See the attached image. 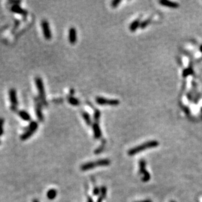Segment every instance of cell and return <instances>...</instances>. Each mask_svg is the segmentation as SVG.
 Instances as JSON below:
<instances>
[{
	"mask_svg": "<svg viewBox=\"0 0 202 202\" xmlns=\"http://www.w3.org/2000/svg\"><path fill=\"white\" fill-rule=\"evenodd\" d=\"M35 83L37 88V91L39 93V97L42 105L45 107L48 106V102L46 99L45 90V86L43 84V81L42 78L40 77H35Z\"/></svg>",
	"mask_w": 202,
	"mask_h": 202,
	"instance_id": "1",
	"label": "cell"
},
{
	"mask_svg": "<svg viewBox=\"0 0 202 202\" xmlns=\"http://www.w3.org/2000/svg\"><path fill=\"white\" fill-rule=\"evenodd\" d=\"M158 145H159V143L157 141H149L148 142L142 144V145H139V146H136V147L129 150L128 154L129 156H133L135 154H137L138 153L141 152L143 150L157 147Z\"/></svg>",
	"mask_w": 202,
	"mask_h": 202,
	"instance_id": "2",
	"label": "cell"
},
{
	"mask_svg": "<svg viewBox=\"0 0 202 202\" xmlns=\"http://www.w3.org/2000/svg\"><path fill=\"white\" fill-rule=\"evenodd\" d=\"M38 123L36 121H32L29 124L28 126L25 128L24 132L20 136V139L22 141L28 139L29 137H32L35 132L38 129Z\"/></svg>",
	"mask_w": 202,
	"mask_h": 202,
	"instance_id": "3",
	"label": "cell"
},
{
	"mask_svg": "<svg viewBox=\"0 0 202 202\" xmlns=\"http://www.w3.org/2000/svg\"><path fill=\"white\" fill-rule=\"evenodd\" d=\"M96 102L100 105H109V106H118L120 104L119 100L117 99H107L105 97L97 96L96 97Z\"/></svg>",
	"mask_w": 202,
	"mask_h": 202,
	"instance_id": "4",
	"label": "cell"
},
{
	"mask_svg": "<svg viewBox=\"0 0 202 202\" xmlns=\"http://www.w3.org/2000/svg\"><path fill=\"white\" fill-rule=\"evenodd\" d=\"M34 101H35V111L36 117H37V119L39 122L43 123L44 121V116H43V111H42V105L41 100H40L39 96L34 97Z\"/></svg>",
	"mask_w": 202,
	"mask_h": 202,
	"instance_id": "5",
	"label": "cell"
},
{
	"mask_svg": "<svg viewBox=\"0 0 202 202\" xmlns=\"http://www.w3.org/2000/svg\"><path fill=\"white\" fill-rule=\"evenodd\" d=\"M9 97L10 102L11 103V109L14 112L17 111L18 109V99H17V94H16V90L15 88H11L9 90Z\"/></svg>",
	"mask_w": 202,
	"mask_h": 202,
	"instance_id": "6",
	"label": "cell"
},
{
	"mask_svg": "<svg viewBox=\"0 0 202 202\" xmlns=\"http://www.w3.org/2000/svg\"><path fill=\"white\" fill-rule=\"evenodd\" d=\"M41 28L43 35L46 40H51L52 39V32L50 28V25L47 20H43L41 22Z\"/></svg>",
	"mask_w": 202,
	"mask_h": 202,
	"instance_id": "7",
	"label": "cell"
},
{
	"mask_svg": "<svg viewBox=\"0 0 202 202\" xmlns=\"http://www.w3.org/2000/svg\"><path fill=\"white\" fill-rule=\"evenodd\" d=\"M145 167H146V163H145V160H141L139 162V169L140 172L141 173H143V177L142 178V181L143 182H147L150 179V175L149 174V172L146 170L145 169Z\"/></svg>",
	"mask_w": 202,
	"mask_h": 202,
	"instance_id": "8",
	"label": "cell"
},
{
	"mask_svg": "<svg viewBox=\"0 0 202 202\" xmlns=\"http://www.w3.org/2000/svg\"><path fill=\"white\" fill-rule=\"evenodd\" d=\"M68 39L70 43V44L75 45L77 42V30L75 28L71 27L69 29V34H68Z\"/></svg>",
	"mask_w": 202,
	"mask_h": 202,
	"instance_id": "9",
	"label": "cell"
},
{
	"mask_svg": "<svg viewBox=\"0 0 202 202\" xmlns=\"http://www.w3.org/2000/svg\"><path fill=\"white\" fill-rule=\"evenodd\" d=\"M92 130H93L94 137L97 139H99L101 137L102 133H101V128L100 127V124L98 123H94L92 125Z\"/></svg>",
	"mask_w": 202,
	"mask_h": 202,
	"instance_id": "10",
	"label": "cell"
},
{
	"mask_svg": "<svg viewBox=\"0 0 202 202\" xmlns=\"http://www.w3.org/2000/svg\"><path fill=\"white\" fill-rule=\"evenodd\" d=\"M11 10L12 12L16 14H19V15H22L24 16H26L27 14H28L26 10L22 8L19 5H13L11 8Z\"/></svg>",
	"mask_w": 202,
	"mask_h": 202,
	"instance_id": "11",
	"label": "cell"
},
{
	"mask_svg": "<svg viewBox=\"0 0 202 202\" xmlns=\"http://www.w3.org/2000/svg\"><path fill=\"white\" fill-rule=\"evenodd\" d=\"M160 3L162 5L169 7V8L177 9L179 7V3H175V2H170V1H168V0H162V1H160Z\"/></svg>",
	"mask_w": 202,
	"mask_h": 202,
	"instance_id": "12",
	"label": "cell"
},
{
	"mask_svg": "<svg viewBox=\"0 0 202 202\" xmlns=\"http://www.w3.org/2000/svg\"><path fill=\"white\" fill-rule=\"evenodd\" d=\"M97 166V164L96 162H90L85 163V164H83L81 166V169L82 171H88L90 170V169H94Z\"/></svg>",
	"mask_w": 202,
	"mask_h": 202,
	"instance_id": "13",
	"label": "cell"
},
{
	"mask_svg": "<svg viewBox=\"0 0 202 202\" xmlns=\"http://www.w3.org/2000/svg\"><path fill=\"white\" fill-rule=\"evenodd\" d=\"M19 116L22 118V120H24L26 122H32V117H31L30 114L28 113L27 111L24 110H20L19 111Z\"/></svg>",
	"mask_w": 202,
	"mask_h": 202,
	"instance_id": "14",
	"label": "cell"
},
{
	"mask_svg": "<svg viewBox=\"0 0 202 202\" xmlns=\"http://www.w3.org/2000/svg\"><path fill=\"white\" fill-rule=\"evenodd\" d=\"M82 117L84 118V121H85L86 124L88 126H90L92 125V118H91L90 115L89 113L87 111H83L82 112Z\"/></svg>",
	"mask_w": 202,
	"mask_h": 202,
	"instance_id": "15",
	"label": "cell"
},
{
	"mask_svg": "<svg viewBox=\"0 0 202 202\" xmlns=\"http://www.w3.org/2000/svg\"><path fill=\"white\" fill-rule=\"evenodd\" d=\"M67 100H68V103L73 106H79L80 105L79 100L76 97H73V96H68V97H67Z\"/></svg>",
	"mask_w": 202,
	"mask_h": 202,
	"instance_id": "16",
	"label": "cell"
},
{
	"mask_svg": "<svg viewBox=\"0 0 202 202\" xmlns=\"http://www.w3.org/2000/svg\"><path fill=\"white\" fill-rule=\"evenodd\" d=\"M107 195V188L105 186H102L100 188V195L97 199V202H102Z\"/></svg>",
	"mask_w": 202,
	"mask_h": 202,
	"instance_id": "17",
	"label": "cell"
},
{
	"mask_svg": "<svg viewBox=\"0 0 202 202\" xmlns=\"http://www.w3.org/2000/svg\"><path fill=\"white\" fill-rule=\"evenodd\" d=\"M57 191L55 189H50L47 193V196L50 200H53L57 195Z\"/></svg>",
	"mask_w": 202,
	"mask_h": 202,
	"instance_id": "18",
	"label": "cell"
},
{
	"mask_svg": "<svg viewBox=\"0 0 202 202\" xmlns=\"http://www.w3.org/2000/svg\"><path fill=\"white\" fill-rule=\"evenodd\" d=\"M140 24H141V23H140L139 20H134V21H133V22L131 23V24L130 25V27H129L130 30L132 31V32H134V31H136L139 27H140Z\"/></svg>",
	"mask_w": 202,
	"mask_h": 202,
	"instance_id": "19",
	"label": "cell"
},
{
	"mask_svg": "<svg viewBox=\"0 0 202 202\" xmlns=\"http://www.w3.org/2000/svg\"><path fill=\"white\" fill-rule=\"evenodd\" d=\"M97 166H107L110 164V160L108 159H101L96 161Z\"/></svg>",
	"mask_w": 202,
	"mask_h": 202,
	"instance_id": "20",
	"label": "cell"
},
{
	"mask_svg": "<svg viewBox=\"0 0 202 202\" xmlns=\"http://www.w3.org/2000/svg\"><path fill=\"white\" fill-rule=\"evenodd\" d=\"M100 117H101V112L99 109H96L94 110V120L95 121L94 123H98Z\"/></svg>",
	"mask_w": 202,
	"mask_h": 202,
	"instance_id": "21",
	"label": "cell"
},
{
	"mask_svg": "<svg viewBox=\"0 0 202 202\" xmlns=\"http://www.w3.org/2000/svg\"><path fill=\"white\" fill-rule=\"evenodd\" d=\"M5 120L2 117H0V137L3 134L4 130H3V126H4Z\"/></svg>",
	"mask_w": 202,
	"mask_h": 202,
	"instance_id": "22",
	"label": "cell"
},
{
	"mask_svg": "<svg viewBox=\"0 0 202 202\" xmlns=\"http://www.w3.org/2000/svg\"><path fill=\"white\" fill-rule=\"evenodd\" d=\"M104 147H105V145H104V143L103 142L102 145H101L100 146H99V147L97 148V149H96V150H95L94 153L96 154H100V153H101V152L103 151V149H104Z\"/></svg>",
	"mask_w": 202,
	"mask_h": 202,
	"instance_id": "23",
	"label": "cell"
},
{
	"mask_svg": "<svg viewBox=\"0 0 202 202\" xmlns=\"http://www.w3.org/2000/svg\"><path fill=\"white\" fill-rule=\"evenodd\" d=\"M150 19H148V20H145V21H143V22L141 23V24H140V27H141V28H146V27L150 24Z\"/></svg>",
	"mask_w": 202,
	"mask_h": 202,
	"instance_id": "24",
	"label": "cell"
},
{
	"mask_svg": "<svg viewBox=\"0 0 202 202\" xmlns=\"http://www.w3.org/2000/svg\"><path fill=\"white\" fill-rule=\"evenodd\" d=\"M192 70L190 68H188V69H185L183 71V73H182V75H183V77H187V76H188L189 75L192 74Z\"/></svg>",
	"mask_w": 202,
	"mask_h": 202,
	"instance_id": "25",
	"label": "cell"
},
{
	"mask_svg": "<svg viewBox=\"0 0 202 202\" xmlns=\"http://www.w3.org/2000/svg\"><path fill=\"white\" fill-rule=\"evenodd\" d=\"M121 3L120 0H114L111 3V6L113 8H116V7H118V4Z\"/></svg>",
	"mask_w": 202,
	"mask_h": 202,
	"instance_id": "26",
	"label": "cell"
},
{
	"mask_svg": "<svg viewBox=\"0 0 202 202\" xmlns=\"http://www.w3.org/2000/svg\"><path fill=\"white\" fill-rule=\"evenodd\" d=\"M99 194H100V189L97 187H95L93 190V194L95 195H97Z\"/></svg>",
	"mask_w": 202,
	"mask_h": 202,
	"instance_id": "27",
	"label": "cell"
},
{
	"mask_svg": "<svg viewBox=\"0 0 202 202\" xmlns=\"http://www.w3.org/2000/svg\"><path fill=\"white\" fill-rule=\"evenodd\" d=\"M87 202H94L93 199L90 196L87 197Z\"/></svg>",
	"mask_w": 202,
	"mask_h": 202,
	"instance_id": "28",
	"label": "cell"
},
{
	"mask_svg": "<svg viewBox=\"0 0 202 202\" xmlns=\"http://www.w3.org/2000/svg\"><path fill=\"white\" fill-rule=\"evenodd\" d=\"M74 92H75L74 89H72V88H71V89L70 90V96H73V95L74 94Z\"/></svg>",
	"mask_w": 202,
	"mask_h": 202,
	"instance_id": "29",
	"label": "cell"
},
{
	"mask_svg": "<svg viewBox=\"0 0 202 202\" xmlns=\"http://www.w3.org/2000/svg\"><path fill=\"white\" fill-rule=\"evenodd\" d=\"M138 202H152V201L149 200V199H147V200H144V201H138Z\"/></svg>",
	"mask_w": 202,
	"mask_h": 202,
	"instance_id": "30",
	"label": "cell"
},
{
	"mask_svg": "<svg viewBox=\"0 0 202 202\" xmlns=\"http://www.w3.org/2000/svg\"><path fill=\"white\" fill-rule=\"evenodd\" d=\"M33 202H39V201L37 200V199H33Z\"/></svg>",
	"mask_w": 202,
	"mask_h": 202,
	"instance_id": "31",
	"label": "cell"
},
{
	"mask_svg": "<svg viewBox=\"0 0 202 202\" xmlns=\"http://www.w3.org/2000/svg\"><path fill=\"white\" fill-rule=\"evenodd\" d=\"M199 50H200V51H201V53H202V45L200 46V48H199Z\"/></svg>",
	"mask_w": 202,
	"mask_h": 202,
	"instance_id": "32",
	"label": "cell"
},
{
	"mask_svg": "<svg viewBox=\"0 0 202 202\" xmlns=\"http://www.w3.org/2000/svg\"><path fill=\"white\" fill-rule=\"evenodd\" d=\"M2 144V141H1V140H0V145Z\"/></svg>",
	"mask_w": 202,
	"mask_h": 202,
	"instance_id": "33",
	"label": "cell"
},
{
	"mask_svg": "<svg viewBox=\"0 0 202 202\" xmlns=\"http://www.w3.org/2000/svg\"><path fill=\"white\" fill-rule=\"evenodd\" d=\"M172 202H175V201H172Z\"/></svg>",
	"mask_w": 202,
	"mask_h": 202,
	"instance_id": "34",
	"label": "cell"
}]
</instances>
